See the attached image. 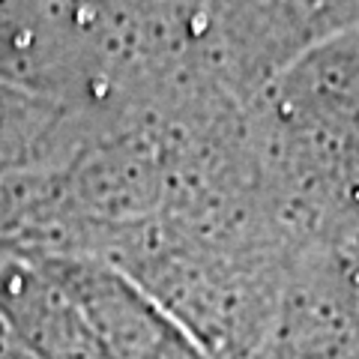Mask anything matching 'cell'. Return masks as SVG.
Wrapping results in <instances>:
<instances>
[{
    "mask_svg": "<svg viewBox=\"0 0 359 359\" xmlns=\"http://www.w3.org/2000/svg\"><path fill=\"white\" fill-rule=\"evenodd\" d=\"M353 359H359V351H356V353H353Z\"/></svg>",
    "mask_w": 359,
    "mask_h": 359,
    "instance_id": "277c9868",
    "label": "cell"
},
{
    "mask_svg": "<svg viewBox=\"0 0 359 359\" xmlns=\"http://www.w3.org/2000/svg\"><path fill=\"white\" fill-rule=\"evenodd\" d=\"M0 359H39L4 318H0Z\"/></svg>",
    "mask_w": 359,
    "mask_h": 359,
    "instance_id": "3957f363",
    "label": "cell"
},
{
    "mask_svg": "<svg viewBox=\"0 0 359 359\" xmlns=\"http://www.w3.org/2000/svg\"><path fill=\"white\" fill-rule=\"evenodd\" d=\"M285 108L318 129L309 135L327 150H341L344 168L359 174V39L320 51L290 84Z\"/></svg>",
    "mask_w": 359,
    "mask_h": 359,
    "instance_id": "7a4b0ae2",
    "label": "cell"
},
{
    "mask_svg": "<svg viewBox=\"0 0 359 359\" xmlns=\"http://www.w3.org/2000/svg\"><path fill=\"white\" fill-rule=\"evenodd\" d=\"M36 266L81 314L102 359H210L195 335L114 264L87 255H48Z\"/></svg>",
    "mask_w": 359,
    "mask_h": 359,
    "instance_id": "6da1fadb",
    "label": "cell"
}]
</instances>
